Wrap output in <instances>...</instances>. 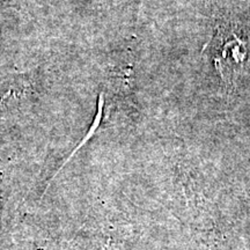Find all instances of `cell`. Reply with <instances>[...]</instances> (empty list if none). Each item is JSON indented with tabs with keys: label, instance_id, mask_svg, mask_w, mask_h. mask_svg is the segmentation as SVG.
<instances>
[{
	"label": "cell",
	"instance_id": "cell-1",
	"mask_svg": "<svg viewBox=\"0 0 250 250\" xmlns=\"http://www.w3.org/2000/svg\"><path fill=\"white\" fill-rule=\"evenodd\" d=\"M210 54L225 87L232 90L248 59V43L235 28L221 24L210 43Z\"/></svg>",
	"mask_w": 250,
	"mask_h": 250
},
{
	"label": "cell",
	"instance_id": "cell-2",
	"mask_svg": "<svg viewBox=\"0 0 250 250\" xmlns=\"http://www.w3.org/2000/svg\"><path fill=\"white\" fill-rule=\"evenodd\" d=\"M26 89V83L22 80H9L0 83V103L7 100L9 96L18 98Z\"/></svg>",
	"mask_w": 250,
	"mask_h": 250
}]
</instances>
